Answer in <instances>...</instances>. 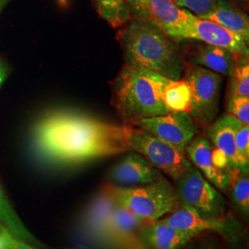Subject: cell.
Returning <instances> with one entry per match:
<instances>
[{
	"label": "cell",
	"mask_w": 249,
	"mask_h": 249,
	"mask_svg": "<svg viewBox=\"0 0 249 249\" xmlns=\"http://www.w3.org/2000/svg\"><path fill=\"white\" fill-rule=\"evenodd\" d=\"M36 154L55 163H75L128 151L124 124H109L73 113H54L36 124Z\"/></svg>",
	"instance_id": "1"
},
{
	"label": "cell",
	"mask_w": 249,
	"mask_h": 249,
	"mask_svg": "<svg viewBox=\"0 0 249 249\" xmlns=\"http://www.w3.org/2000/svg\"><path fill=\"white\" fill-rule=\"evenodd\" d=\"M117 39L124 65L158 73L170 80L182 79L187 63L184 52L156 24L131 18L120 27Z\"/></svg>",
	"instance_id": "2"
},
{
	"label": "cell",
	"mask_w": 249,
	"mask_h": 249,
	"mask_svg": "<svg viewBox=\"0 0 249 249\" xmlns=\"http://www.w3.org/2000/svg\"><path fill=\"white\" fill-rule=\"evenodd\" d=\"M170 81L158 73L124 64L112 83V106L124 124L169 113L164 91Z\"/></svg>",
	"instance_id": "3"
},
{
	"label": "cell",
	"mask_w": 249,
	"mask_h": 249,
	"mask_svg": "<svg viewBox=\"0 0 249 249\" xmlns=\"http://www.w3.org/2000/svg\"><path fill=\"white\" fill-rule=\"evenodd\" d=\"M118 203L123 205L147 223L160 220L178 205L176 188L165 178L137 187H116Z\"/></svg>",
	"instance_id": "4"
},
{
	"label": "cell",
	"mask_w": 249,
	"mask_h": 249,
	"mask_svg": "<svg viewBox=\"0 0 249 249\" xmlns=\"http://www.w3.org/2000/svg\"><path fill=\"white\" fill-rule=\"evenodd\" d=\"M128 151H135L175 182L186 175L193 164L187 155L169 143L134 125L124 124Z\"/></svg>",
	"instance_id": "5"
},
{
	"label": "cell",
	"mask_w": 249,
	"mask_h": 249,
	"mask_svg": "<svg viewBox=\"0 0 249 249\" xmlns=\"http://www.w3.org/2000/svg\"><path fill=\"white\" fill-rule=\"evenodd\" d=\"M182 78L187 81L190 93L187 112L201 128H206L219 113L222 76L187 62Z\"/></svg>",
	"instance_id": "6"
},
{
	"label": "cell",
	"mask_w": 249,
	"mask_h": 249,
	"mask_svg": "<svg viewBox=\"0 0 249 249\" xmlns=\"http://www.w3.org/2000/svg\"><path fill=\"white\" fill-rule=\"evenodd\" d=\"M176 184L180 204L194 210L205 218L220 219L224 205L223 196L199 170L193 166Z\"/></svg>",
	"instance_id": "7"
},
{
	"label": "cell",
	"mask_w": 249,
	"mask_h": 249,
	"mask_svg": "<svg viewBox=\"0 0 249 249\" xmlns=\"http://www.w3.org/2000/svg\"><path fill=\"white\" fill-rule=\"evenodd\" d=\"M133 125L169 143L185 154L187 145L199 134L201 128L185 111H172L162 116L143 118Z\"/></svg>",
	"instance_id": "8"
},
{
	"label": "cell",
	"mask_w": 249,
	"mask_h": 249,
	"mask_svg": "<svg viewBox=\"0 0 249 249\" xmlns=\"http://www.w3.org/2000/svg\"><path fill=\"white\" fill-rule=\"evenodd\" d=\"M169 36L176 42L194 40L222 47L232 53L249 55V43L241 36L213 20L198 18L194 14L184 26L174 31Z\"/></svg>",
	"instance_id": "9"
},
{
	"label": "cell",
	"mask_w": 249,
	"mask_h": 249,
	"mask_svg": "<svg viewBox=\"0 0 249 249\" xmlns=\"http://www.w3.org/2000/svg\"><path fill=\"white\" fill-rule=\"evenodd\" d=\"M117 203L116 186L106 185L82 216L80 230L87 240L107 248L108 222Z\"/></svg>",
	"instance_id": "10"
},
{
	"label": "cell",
	"mask_w": 249,
	"mask_h": 249,
	"mask_svg": "<svg viewBox=\"0 0 249 249\" xmlns=\"http://www.w3.org/2000/svg\"><path fill=\"white\" fill-rule=\"evenodd\" d=\"M163 220L171 227L193 236L205 231H217L231 240L236 235L234 227L230 223L221 219L205 218L194 210L180 203Z\"/></svg>",
	"instance_id": "11"
},
{
	"label": "cell",
	"mask_w": 249,
	"mask_h": 249,
	"mask_svg": "<svg viewBox=\"0 0 249 249\" xmlns=\"http://www.w3.org/2000/svg\"><path fill=\"white\" fill-rule=\"evenodd\" d=\"M163 178L160 171L140 153L129 152L116 163L110 178L116 187H137L151 184Z\"/></svg>",
	"instance_id": "12"
},
{
	"label": "cell",
	"mask_w": 249,
	"mask_h": 249,
	"mask_svg": "<svg viewBox=\"0 0 249 249\" xmlns=\"http://www.w3.org/2000/svg\"><path fill=\"white\" fill-rule=\"evenodd\" d=\"M213 145L202 135H196L186 148V155L214 187L226 190L231 181V172L218 168L213 160Z\"/></svg>",
	"instance_id": "13"
},
{
	"label": "cell",
	"mask_w": 249,
	"mask_h": 249,
	"mask_svg": "<svg viewBox=\"0 0 249 249\" xmlns=\"http://www.w3.org/2000/svg\"><path fill=\"white\" fill-rule=\"evenodd\" d=\"M187 48V62L227 77H231L233 74L241 55H243L202 42L191 45Z\"/></svg>",
	"instance_id": "14"
},
{
	"label": "cell",
	"mask_w": 249,
	"mask_h": 249,
	"mask_svg": "<svg viewBox=\"0 0 249 249\" xmlns=\"http://www.w3.org/2000/svg\"><path fill=\"white\" fill-rule=\"evenodd\" d=\"M146 223L130 210L117 203L108 222L107 248L122 249L139 239L140 231Z\"/></svg>",
	"instance_id": "15"
},
{
	"label": "cell",
	"mask_w": 249,
	"mask_h": 249,
	"mask_svg": "<svg viewBox=\"0 0 249 249\" xmlns=\"http://www.w3.org/2000/svg\"><path fill=\"white\" fill-rule=\"evenodd\" d=\"M236 122V119L224 114L204 128L208 140L216 149L224 154L231 172L240 169L234 144V128Z\"/></svg>",
	"instance_id": "16"
},
{
	"label": "cell",
	"mask_w": 249,
	"mask_h": 249,
	"mask_svg": "<svg viewBox=\"0 0 249 249\" xmlns=\"http://www.w3.org/2000/svg\"><path fill=\"white\" fill-rule=\"evenodd\" d=\"M140 234L142 240L152 249H180L194 237L171 227L163 219L146 223Z\"/></svg>",
	"instance_id": "17"
},
{
	"label": "cell",
	"mask_w": 249,
	"mask_h": 249,
	"mask_svg": "<svg viewBox=\"0 0 249 249\" xmlns=\"http://www.w3.org/2000/svg\"><path fill=\"white\" fill-rule=\"evenodd\" d=\"M198 18L213 20L249 42V16L233 0H217L212 12Z\"/></svg>",
	"instance_id": "18"
},
{
	"label": "cell",
	"mask_w": 249,
	"mask_h": 249,
	"mask_svg": "<svg viewBox=\"0 0 249 249\" xmlns=\"http://www.w3.org/2000/svg\"><path fill=\"white\" fill-rule=\"evenodd\" d=\"M148 10L151 22L161 28L168 36L184 26L193 14L178 7L174 0H148Z\"/></svg>",
	"instance_id": "19"
},
{
	"label": "cell",
	"mask_w": 249,
	"mask_h": 249,
	"mask_svg": "<svg viewBox=\"0 0 249 249\" xmlns=\"http://www.w3.org/2000/svg\"><path fill=\"white\" fill-rule=\"evenodd\" d=\"M0 224L5 226L14 236L29 244L40 246L36 237L28 231L15 210L12 208L2 187H0Z\"/></svg>",
	"instance_id": "20"
},
{
	"label": "cell",
	"mask_w": 249,
	"mask_h": 249,
	"mask_svg": "<svg viewBox=\"0 0 249 249\" xmlns=\"http://www.w3.org/2000/svg\"><path fill=\"white\" fill-rule=\"evenodd\" d=\"M100 17L113 28H120L132 17L125 0H91Z\"/></svg>",
	"instance_id": "21"
},
{
	"label": "cell",
	"mask_w": 249,
	"mask_h": 249,
	"mask_svg": "<svg viewBox=\"0 0 249 249\" xmlns=\"http://www.w3.org/2000/svg\"><path fill=\"white\" fill-rule=\"evenodd\" d=\"M190 93L187 81L183 78L178 80H171L164 91V102L170 112H187Z\"/></svg>",
	"instance_id": "22"
},
{
	"label": "cell",
	"mask_w": 249,
	"mask_h": 249,
	"mask_svg": "<svg viewBox=\"0 0 249 249\" xmlns=\"http://www.w3.org/2000/svg\"><path fill=\"white\" fill-rule=\"evenodd\" d=\"M231 196L234 203L244 213H249V169H237L231 172Z\"/></svg>",
	"instance_id": "23"
},
{
	"label": "cell",
	"mask_w": 249,
	"mask_h": 249,
	"mask_svg": "<svg viewBox=\"0 0 249 249\" xmlns=\"http://www.w3.org/2000/svg\"><path fill=\"white\" fill-rule=\"evenodd\" d=\"M229 78L227 96L249 97V55H241L235 71Z\"/></svg>",
	"instance_id": "24"
},
{
	"label": "cell",
	"mask_w": 249,
	"mask_h": 249,
	"mask_svg": "<svg viewBox=\"0 0 249 249\" xmlns=\"http://www.w3.org/2000/svg\"><path fill=\"white\" fill-rule=\"evenodd\" d=\"M234 144L240 169H249V124L236 122L234 128Z\"/></svg>",
	"instance_id": "25"
},
{
	"label": "cell",
	"mask_w": 249,
	"mask_h": 249,
	"mask_svg": "<svg viewBox=\"0 0 249 249\" xmlns=\"http://www.w3.org/2000/svg\"><path fill=\"white\" fill-rule=\"evenodd\" d=\"M226 115L242 124H249V97L227 96Z\"/></svg>",
	"instance_id": "26"
},
{
	"label": "cell",
	"mask_w": 249,
	"mask_h": 249,
	"mask_svg": "<svg viewBox=\"0 0 249 249\" xmlns=\"http://www.w3.org/2000/svg\"><path fill=\"white\" fill-rule=\"evenodd\" d=\"M178 7L186 9L196 17H202L213 10L217 0H174Z\"/></svg>",
	"instance_id": "27"
},
{
	"label": "cell",
	"mask_w": 249,
	"mask_h": 249,
	"mask_svg": "<svg viewBox=\"0 0 249 249\" xmlns=\"http://www.w3.org/2000/svg\"><path fill=\"white\" fill-rule=\"evenodd\" d=\"M0 249H40L35 245L19 240L0 224Z\"/></svg>",
	"instance_id": "28"
},
{
	"label": "cell",
	"mask_w": 249,
	"mask_h": 249,
	"mask_svg": "<svg viewBox=\"0 0 249 249\" xmlns=\"http://www.w3.org/2000/svg\"><path fill=\"white\" fill-rule=\"evenodd\" d=\"M130 10L131 17L136 19L150 20L149 10H148V0H125Z\"/></svg>",
	"instance_id": "29"
},
{
	"label": "cell",
	"mask_w": 249,
	"mask_h": 249,
	"mask_svg": "<svg viewBox=\"0 0 249 249\" xmlns=\"http://www.w3.org/2000/svg\"><path fill=\"white\" fill-rule=\"evenodd\" d=\"M122 249H148L145 246V243L142 239H137L132 243H130L129 245L125 246Z\"/></svg>",
	"instance_id": "30"
},
{
	"label": "cell",
	"mask_w": 249,
	"mask_h": 249,
	"mask_svg": "<svg viewBox=\"0 0 249 249\" xmlns=\"http://www.w3.org/2000/svg\"><path fill=\"white\" fill-rule=\"evenodd\" d=\"M7 74H8V69L0 58V88H1L2 84L4 83L5 80L7 79Z\"/></svg>",
	"instance_id": "31"
},
{
	"label": "cell",
	"mask_w": 249,
	"mask_h": 249,
	"mask_svg": "<svg viewBox=\"0 0 249 249\" xmlns=\"http://www.w3.org/2000/svg\"><path fill=\"white\" fill-rule=\"evenodd\" d=\"M238 6H243L246 7V5L248 4V0H233Z\"/></svg>",
	"instance_id": "32"
},
{
	"label": "cell",
	"mask_w": 249,
	"mask_h": 249,
	"mask_svg": "<svg viewBox=\"0 0 249 249\" xmlns=\"http://www.w3.org/2000/svg\"><path fill=\"white\" fill-rule=\"evenodd\" d=\"M9 0H0V11L5 7V5L9 2Z\"/></svg>",
	"instance_id": "33"
},
{
	"label": "cell",
	"mask_w": 249,
	"mask_h": 249,
	"mask_svg": "<svg viewBox=\"0 0 249 249\" xmlns=\"http://www.w3.org/2000/svg\"><path fill=\"white\" fill-rule=\"evenodd\" d=\"M58 1V3L63 6V7H67V5H68V2H69V0H57Z\"/></svg>",
	"instance_id": "34"
}]
</instances>
